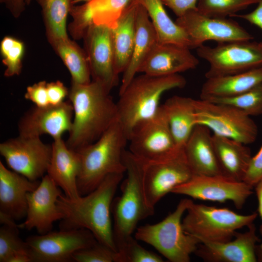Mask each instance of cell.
<instances>
[{
  "label": "cell",
  "instance_id": "6da1fadb",
  "mask_svg": "<svg viewBox=\"0 0 262 262\" xmlns=\"http://www.w3.org/2000/svg\"><path fill=\"white\" fill-rule=\"evenodd\" d=\"M124 173L106 176L90 193L72 199L62 194L57 204L64 214L61 230L84 229L89 230L100 243L116 252L111 218V208Z\"/></svg>",
  "mask_w": 262,
  "mask_h": 262
},
{
  "label": "cell",
  "instance_id": "7a4b0ae2",
  "mask_svg": "<svg viewBox=\"0 0 262 262\" xmlns=\"http://www.w3.org/2000/svg\"><path fill=\"white\" fill-rule=\"evenodd\" d=\"M100 83L93 81L85 84L72 83L69 100L73 118L66 144L78 151L92 144L118 120L116 103Z\"/></svg>",
  "mask_w": 262,
  "mask_h": 262
},
{
  "label": "cell",
  "instance_id": "3957f363",
  "mask_svg": "<svg viewBox=\"0 0 262 262\" xmlns=\"http://www.w3.org/2000/svg\"><path fill=\"white\" fill-rule=\"evenodd\" d=\"M128 141L127 135L117 120L95 142L76 151L81 161L77 180L81 196L92 192L108 175L126 172L123 155Z\"/></svg>",
  "mask_w": 262,
  "mask_h": 262
},
{
  "label": "cell",
  "instance_id": "277c9868",
  "mask_svg": "<svg viewBox=\"0 0 262 262\" xmlns=\"http://www.w3.org/2000/svg\"><path fill=\"white\" fill-rule=\"evenodd\" d=\"M186 83L185 79L179 74L165 76L143 74L135 77L119 94L116 103L118 120L128 138L137 124L156 114L165 92L183 88Z\"/></svg>",
  "mask_w": 262,
  "mask_h": 262
},
{
  "label": "cell",
  "instance_id": "5b68a950",
  "mask_svg": "<svg viewBox=\"0 0 262 262\" xmlns=\"http://www.w3.org/2000/svg\"><path fill=\"white\" fill-rule=\"evenodd\" d=\"M123 159L127 176L121 184V195L114 198L111 208L113 215V235L116 246L132 236L138 223L153 215L147 206L143 186V161L129 150Z\"/></svg>",
  "mask_w": 262,
  "mask_h": 262
},
{
  "label": "cell",
  "instance_id": "8992f818",
  "mask_svg": "<svg viewBox=\"0 0 262 262\" xmlns=\"http://www.w3.org/2000/svg\"><path fill=\"white\" fill-rule=\"evenodd\" d=\"M191 201L182 199L175 210L161 221L139 227L135 238L154 247L170 262H190L191 255L201 243L198 239L186 233L182 227V216Z\"/></svg>",
  "mask_w": 262,
  "mask_h": 262
},
{
  "label": "cell",
  "instance_id": "52a82bcc",
  "mask_svg": "<svg viewBox=\"0 0 262 262\" xmlns=\"http://www.w3.org/2000/svg\"><path fill=\"white\" fill-rule=\"evenodd\" d=\"M182 219L184 231L203 242H225L232 240L236 230L253 223L257 213L243 215L228 208H217L192 200Z\"/></svg>",
  "mask_w": 262,
  "mask_h": 262
},
{
  "label": "cell",
  "instance_id": "ba28073f",
  "mask_svg": "<svg viewBox=\"0 0 262 262\" xmlns=\"http://www.w3.org/2000/svg\"><path fill=\"white\" fill-rule=\"evenodd\" d=\"M196 125L207 127L213 134L245 145L256 140L258 127L251 116L229 105L203 99H194Z\"/></svg>",
  "mask_w": 262,
  "mask_h": 262
},
{
  "label": "cell",
  "instance_id": "9c48e42d",
  "mask_svg": "<svg viewBox=\"0 0 262 262\" xmlns=\"http://www.w3.org/2000/svg\"><path fill=\"white\" fill-rule=\"evenodd\" d=\"M143 186L147 207L154 211L157 203L172 190L194 175L186 157L184 147L168 156L154 161H143Z\"/></svg>",
  "mask_w": 262,
  "mask_h": 262
},
{
  "label": "cell",
  "instance_id": "30bf717a",
  "mask_svg": "<svg viewBox=\"0 0 262 262\" xmlns=\"http://www.w3.org/2000/svg\"><path fill=\"white\" fill-rule=\"evenodd\" d=\"M198 56L207 61L206 79L245 72L262 66V42L238 41L220 43L214 47L202 45Z\"/></svg>",
  "mask_w": 262,
  "mask_h": 262
},
{
  "label": "cell",
  "instance_id": "8fae6325",
  "mask_svg": "<svg viewBox=\"0 0 262 262\" xmlns=\"http://www.w3.org/2000/svg\"><path fill=\"white\" fill-rule=\"evenodd\" d=\"M128 141L129 150L144 162L163 159L181 147L175 143L161 105L154 116L132 129Z\"/></svg>",
  "mask_w": 262,
  "mask_h": 262
},
{
  "label": "cell",
  "instance_id": "7c38bea8",
  "mask_svg": "<svg viewBox=\"0 0 262 262\" xmlns=\"http://www.w3.org/2000/svg\"><path fill=\"white\" fill-rule=\"evenodd\" d=\"M51 153V145L40 137L18 135L0 144V154L8 167L33 181L47 173Z\"/></svg>",
  "mask_w": 262,
  "mask_h": 262
},
{
  "label": "cell",
  "instance_id": "4fadbf2b",
  "mask_svg": "<svg viewBox=\"0 0 262 262\" xmlns=\"http://www.w3.org/2000/svg\"><path fill=\"white\" fill-rule=\"evenodd\" d=\"M32 262H68L77 251L98 241L88 230L81 229L50 231L29 236L25 241Z\"/></svg>",
  "mask_w": 262,
  "mask_h": 262
},
{
  "label": "cell",
  "instance_id": "5bb4252c",
  "mask_svg": "<svg viewBox=\"0 0 262 262\" xmlns=\"http://www.w3.org/2000/svg\"><path fill=\"white\" fill-rule=\"evenodd\" d=\"M253 188L244 181L223 175H194L187 181L175 187L171 193L220 203L230 201L236 208L240 209L253 194Z\"/></svg>",
  "mask_w": 262,
  "mask_h": 262
},
{
  "label": "cell",
  "instance_id": "9a60e30c",
  "mask_svg": "<svg viewBox=\"0 0 262 262\" xmlns=\"http://www.w3.org/2000/svg\"><path fill=\"white\" fill-rule=\"evenodd\" d=\"M197 48L209 40L218 43L249 41L253 38L237 22L230 19L209 17L197 9L187 11L175 21Z\"/></svg>",
  "mask_w": 262,
  "mask_h": 262
},
{
  "label": "cell",
  "instance_id": "2e32d148",
  "mask_svg": "<svg viewBox=\"0 0 262 262\" xmlns=\"http://www.w3.org/2000/svg\"><path fill=\"white\" fill-rule=\"evenodd\" d=\"M62 192L47 174L41 179L38 187L27 195V210L19 229H35L39 234L52 231L53 224L63 219L64 214L57 201Z\"/></svg>",
  "mask_w": 262,
  "mask_h": 262
},
{
  "label": "cell",
  "instance_id": "e0dca14e",
  "mask_svg": "<svg viewBox=\"0 0 262 262\" xmlns=\"http://www.w3.org/2000/svg\"><path fill=\"white\" fill-rule=\"evenodd\" d=\"M73 118V108L69 100L56 105L35 106L19 121V135L40 137L48 134L53 140L62 138L65 132L70 131Z\"/></svg>",
  "mask_w": 262,
  "mask_h": 262
},
{
  "label": "cell",
  "instance_id": "ac0fdd59",
  "mask_svg": "<svg viewBox=\"0 0 262 262\" xmlns=\"http://www.w3.org/2000/svg\"><path fill=\"white\" fill-rule=\"evenodd\" d=\"M84 35L91 75L93 81L110 92L117 84L118 78L115 70L111 30L106 26L92 24Z\"/></svg>",
  "mask_w": 262,
  "mask_h": 262
},
{
  "label": "cell",
  "instance_id": "d6986e66",
  "mask_svg": "<svg viewBox=\"0 0 262 262\" xmlns=\"http://www.w3.org/2000/svg\"><path fill=\"white\" fill-rule=\"evenodd\" d=\"M248 230L236 232L234 239L225 242H203L195 254L208 262H256V248L260 239L253 223Z\"/></svg>",
  "mask_w": 262,
  "mask_h": 262
},
{
  "label": "cell",
  "instance_id": "ffe728a7",
  "mask_svg": "<svg viewBox=\"0 0 262 262\" xmlns=\"http://www.w3.org/2000/svg\"><path fill=\"white\" fill-rule=\"evenodd\" d=\"M190 49L176 44L157 42L141 65L138 72L165 76L194 69L199 61Z\"/></svg>",
  "mask_w": 262,
  "mask_h": 262
},
{
  "label": "cell",
  "instance_id": "44dd1931",
  "mask_svg": "<svg viewBox=\"0 0 262 262\" xmlns=\"http://www.w3.org/2000/svg\"><path fill=\"white\" fill-rule=\"evenodd\" d=\"M40 181H33L7 168L0 161V214L16 221L25 218L27 195Z\"/></svg>",
  "mask_w": 262,
  "mask_h": 262
},
{
  "label": "cell",
  "instance_id": "7402d4cb",
  "mask_svg": "<svg viewBox=\"0 0 262 262\" xmlns=\"http://www.w3.org/2000/svg\"><path fill=\"white\" fill-rule=\"evenodd\" d=\"M132 0H88L81 6H72V29L76 37L85 34L92 24L114 28Z\"/></svg>",
  "mask_w": 262,
  "mask_h": 262
},
{
  "label": "cell",
  "instance_id": "603a6c76",
  "mask_svg": "<svg viewBox=\"0 0 262 262\" xmlns=\"http://www.w3.org/2000/svg\"><path fill=\"white\" fill-rule=\"evenodd\" d=\"M52 153L47 174L64 191L67 197L81 196L77 180L81 168L79 153L69 148L62 138L53 140Z\"/></svg>",
  "mask_w": 262,
  "mask_h": 262
},
{
  "label": "cell",
  "instance_id": "cb8c5ba5",
  "mask_svg": "<svg viewBox=\"0 0 262 262\" xmlns=\"http://www.w3.org/2000/svg\"><path fill=\"white\" fill-rule=\"evenodd\" d=\"M184 151L194 175H223L213 146V134L207 127L199 125L195 127L184 146Z\"/></svg>",
  "mask_w": 262,
  "mask_h": 262
},
{
  "label": "cell",
  "instance_id": "d4e9b609",
  "mask_svg": "<svg viewBox=\"0 0 262 262\" xmlns=\"http://www.w3.org/2000/svg\"><path fill=\"white\" fill-rule=\"evenodd\" d=\"M158 42L154 28L145 8L138 4L135 22V36L131 56L123 72L119 94L127 87L138 73L139 69Z\"/></svg>",
  "mask_w": 262,
  "mask_h": 262
},
{
  "label": "cell",
  "instance_id": "484cf974",
  "mask_svg": "<svg viewBox=\"0 0 262 262\" xmlns=\"http://www.w3.org/2000/svg\"><path fill=\"white\" fill-rule=\"evenodd\" d=\"M262 82V66L235 74L206 79L200 98L233 97L246 92Z\"/></svg>",
  "mask_w": 262,
  "mask_h": 262
},
{
  "label": "cell",
  "instance_id": "4316f807",
  "mask_svg": "<svg viewBox=\"0 0 262 262\" xmlns=\"http://www.w3.org/2000/svg\"><path fill=\"white\" fill-rule=\"evenodd\" d=\"M213 141L223 175L243 181L252 157L250 148L236 140L213 134Z\"/></svg>",
  "mask_w": 262,
  "mask_h": 262
},
{
  "label": "cell",
  "instance_id": "83f0119b",
  "mask_svg": "<svg viewBox=\"0 0 262 262\" xmlns=\"http://www.w3.org/2000/svg\"><path fill=\"white\" fill-rule=\"evenodd\" d=\"M138 3L132 0L111 30L114 66L119 75L127 68L133 50L135 36L136 10Z\"/></svg>",
  "mask_w": 262,
  "mask_h": 262
},
{
  "label": "cell",
  "instance_id": "f1b7e54d",
  "mask_svg": "<svg viewBox=\"0 0 262 262\" xmlns=\"http://www.w3.org/2000/svg\"><path fill=\"white\" fill-rule=\"evenodd\" d=\"M194 99L174 96L161 105L178 146L183 147L197 125Z\"/></svg>",
  "mask_w": 262,
  "mask_h": 262
},
{
  "label": "cell",
  "instance_id": "f546056e",
  "mask_svg": "<svg viewBox=\"0 0 262 262\" xmlns=\"http://www.w3.org/2000/svg\"><path fill=\"white\" fill-rule=\"evenodd\" d=\"M134 0L146 10L156 33L158 42L194 48L188 35L168 15L161 0Z\"/></svg>",
  "mask_w": 262,
  "mask_h": 262
},
{
  "label": "cell",
  "instance_id": "4dcf8cb0",
  "mask_svg": "<svg viewBox=\"0 0 262 262\" xmlns=\"http://www.w3.org/2000/svg\"><path fill=\"white\" fill-rule=\"evenodd\" d=\"M57 53L68 68L72 83L85 84L91 82L87 56L68 37L52 41Z\"/></svg>",
  "mask_w": 262,
  "mask_h": 262
},
{
  "label": "cell",
  "instance_id": "1f68e13d",
  "mask_svg": "<svg viewBox=\"0 0 262 262\" xmlns=\"http://www.w3.org/2000/svg\"><path fill=\"white\" fill-rule=\"evenodd\" d=\"M18 229L16 223L2 224L0 228V262H31L28 246L20 238Z\"/></svg>",
  "mask_w": 262,
  "mask_h": 262
},
{
  "label": "cell",
  "instance_id": "d6a6232c",
  "mask_svg": "<svg viewBox=\"0 0 262 262\" xmlns=\"http://www.w3.org/2000/svg\"><path fill=\"white\" fill-rule=\"evenodd\" d=\"M43 13L50 40L67 38L66 22L72 6L71 0H37Z\"/></svg>",
  "mask_w": 262,
  "mask_h": 262
},
{
  "label": "cell",
  "instance_id": "836d02e7",
  "mask_svg": "<svg viewBox=\"0 0 262 262\" xmlns=\"http://www.w3.org/2000/svg\"><path fill=\"white\" fill-rule=\"evenodd\" d=\"M233 106L250 116L262 114V82L240 95L205 99Z\"/></svg>",
  "mask_w": 262,
  "mask_h": 262
},
{
  "label": "cell",
  "instance_id": "e575fe53",
  "mask_svg": "<svg viewBox=\"0 0 262 262\" xmlns=\"http://www.w3.org/2000/svg\"><path fill=\"white\" fill-rule=\"evenodd\" d=\"M259 0H198L197 10L209 17L225 18L258 2Z\"/></svg>",
  "mask_w": 262,
  "mask_h": 262
},
{
  "label": "cell",
  "instance_id": "d590c367",
  "mask_svg": "<svg viewBox=\"0 0 262 262\" xmlns=\"http://www.w3.org/2000/svg\"><path fill=\"white\" fill-rule=\"evenodd\" d=\"M131 236L116 246L115 262H163V258L147 250Z\"/></svg>",
  "mask_w": 262,
  "mask_h": 262
},
{
  "label": "cell",
  "instance_id": "8d00e7d4",
  "mask_svg": "<svg viewBox=\"0 0 262 262\" xmlns=\"http://www.w3.org/2000/svg\"><path fill=\"white\" fill-rule=\"evenodd\" d=\"M24 50V45L21 41L10 36H6L2 39L0 51L2 62L6 67L5 76L11 77L20 73Z\"/></svg>",
  "mask_w": 262,
  "mask_h": 262
},
{
  "label": "cell",
  "instance_id": "74e56055",
  "mask_svg": "<svg viewBox=\"0 0 262 262\" xmlns=\"http://www.w3.org/2000/svg\"><path fill=\"white\" fill-rule=\"evenodd\" d=\"M116 252L97 241L86 248L76 252L72 261L76 262H115Z\"/></svg>",
  "mask_w": 262,
  "mask_h": 262
},
{
  "label": "cell",
  "instance_id": "f35d334b",
  "mask_svg": "<svg viewBox=\"0 0 262 262\" xmlns=\"http://www.w3.org/2000/svg\"><path fill=\"white\" fill-rule=\"evenodd\" d=\"M46 81H40L27 88L25 98L38 107L50 105Z\"/></svg>",
  "mask_w": 262,
  "mask_h": 262
},
{
  "label": "cell",
  "instance_id": "ab89813d",
  "mask_svg": "<svg viewBox=\"0 0 262 262\" xmlns=\"http://www.w3.org/2000/svg\"><path fill=\"white\" fill-rule=\"evenodd\" d=\"M262 177V146L258 152L252 156L243 181L254 187Z\"/></svg>",
  "mask_w": 262,
  "mask_h": 262
},
{
  "label": "cell",
  "instance_id": "60d3db41",
  "mask_svg": "<svg viewBox=\"0 0 262 262\" xmlns=\"http://www.w3.org/2000/svg\"><path fill=\"white\" fill-rule=\"evenodd\" d=\"M47 87L50 105H56L63 103L66 97L68 96L69 91L60 81L47 83Z\"/></svg>",
  "mask_w": 262,
  "mask_h": 262
},
{
  "label": "cell",
  "instance_id": "b9f144b4",
  "mask_svg": "<svg viewBox=\"0 0 262 262\" xmlns=\"http://www.w3.org/2000/svg\"><path fill=\"white\" fill-rule=\"evenodd\" d=\"M178 17L188 10L196 9L198 0H161Z\"/></svg>",
  "mask_w": 262,
  "mask_h": 262
},
{
  "label": "cell",
  "instance_id": "7bdbcfd3",
  "mask_svg": "<svg viewBox=\"0 0 262 262\" xmlns=\"http://www.w3.org/2000/svg\"><path fill=\"white\" fill-rule=\"evenodd\" d=\"M257 7L252 12L244 14H234L230 17L243 18L251 24L255 25L262 30V0H259Z\"/></svg>",
  "mask_w": 262,
  "mask_h": 262
},
{
  "label": "cell",
  "instance_id": "ee69618b",
  "mask_svg": "<svg viewBox=\"0 0 262 262\" xmlns=\"http://www.w3.org/2000/svg\"><path fill=\"white\" fill-rule=\"evenodd\" d=\"M15 16H18L24 9L26 0H0Z\"/></svg>",
  "mask_w": 262,
  "mask_h": 262
},
{
  "label": "cell",
  "instance_id": "f6af8a7d",
  "mask_svg": "<svg viewBox=\"0 0 262 262\" xmlns=\"http://www.w3.org/2000/svg\"><path fill=\"white\" fill-rule=\"evenodd\" d=\"M254 187L258 202V211L262 220V223L259 228V231L262 236V177L257 182Z\"/></svg>",
  "mask_w": 262,
  "mask_h": 262
},
{
  "label": "cell",
  "instance_id": "bcb514c9",
  "mask_svg": "<svg viewBox=\"0 0 262 262\" xmlns=\"http://www.w3.org/2000/svg\"><path fill=\"white\" fill-rule=\"evenodd\" d=\"M256 254L257 262H262V244L257 245L256 248Z\"/></svg>",
  "mask_w": 262,
  "mask_h": 262
},
{
  "label": "cell",
  "instance_id": "7dc6e473",
  "mask_svg": "<svg viewBox=\"0 0 262 262\" xmlns=\"http://www.w3.org/2000/svg\"><path fill=\"white\" fill-rule=\"evenodd\" d=\"M88 0H71L72 5L82 1H88Z\"/></svg>",
  "mask_w": 262,
  "mask_h": 262
},
{
  "label": "cell",
  "instance_id": "c3c4849f",
  "mask_svg": "<svg viewBox=\"0 0 262 262\" xmlns=\"http://www.w3.org/2000/svg\"><path fill=\"white\" fill-rule=\"evenodd\" d=\"M32 0H26V3L29 4Z\"/></svg>",
  "mask_w": 262,
  "mask_h": 262
}]
</instances>
